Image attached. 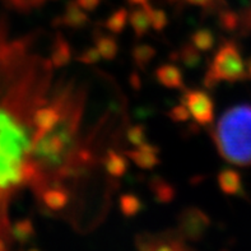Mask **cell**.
Here are the masks:
<instances>
[{
    "label": "cell",
    "mask_w": 251,
    "mask_h": 251,
    "mask_svg": "<svg viewBox=\"0 0 251 251\" xmlns=\"http://www.w3.org/2000/svg\"><path fill=\"white\" fill-rule=\"evenodd\" d=\"M54 70L50 57L36 51L32 36H16L0 17V241L12 237L13 201L25 190L40 201L51 188L37 158L48 133L35 116L61 84L54 86Z\"/></svg>",
    "instance_id": "6da1fadb"
},
{
    "label": "cell",
    "mask_w": 251,
    "mask_h": 251,
    "mask_svg": "<svg viewBox=\"0 0 251 251\" xmlns=\"http://www.w3.org/2000/svg\"><path fill=\"white\" fill-rule=\"evenodd\" d=\"M212 139L226 162L239 167L251 166L250 103L227 108L217 121Z\"/></svg>",
    "instance_id": "7a4b0ae2"
},
{
    "label": "cell",
    "mask_w": 251,
    "mask_h": 251,
    "mask_svg": "<svg viewBox=\"0 0 251 251\" xmlns=\"http://www.w3.org/2000/svg\"><path fill=\"white\" fill-rule=\"evenodd\" d=\"M246 79V63L242 59L239 45L231 40L222 42L204 75V87L213 89L221 82L239 83Z\"/></svg>",
    "instance_id": "3957f363"
},
{
    "label": "cell",
    "mask_w": 251,
    "mask_h": 251,
    "mask_svg": "<svg viewBox=\"0 0 251 251\" xmlns=\"http://www.w3.org/2000/svg\"><path fill=\"white\" fill-rule=\"evenodd\" d=\"M181 103L186 106L190 116L198 125L207 126L214 121V101L205 91L184 89Z\"/></svg>",
    "instance_id": "277c9868"
},
{
    "label": "cell",
    "mask_w": 251,
    "mask_h": 251,
    "mask_svg": "<svg viewBox=\"0 0 251 251\" xmlns=\"http://www.w3.org/2000/svg\"><path fill=\"white\" fill-rule=\"evenodd\" d=\"M209 226V217L198 207L185 208L177 217V232L180 239L199 241L203 239Z\"/></svg>",
    "instance_id": "5b68a950"
},
{
    "label": "cell",
    "mask_w": 251,
    "mask_h": 251,
    "mask_svg": "<svg viewBox=\"0 0 251 251\" xmlns=\"http://www.w3.org/2000/svg\"><path fill=\"white\" fill-rule=\"evenodd\" d=\"M126 157L134 165L142 170H153L161 163V150L156 144L148 142L125 152Z\"/></svg>",
    "instance_id": "8992f818"
},
{
    "label": "cell",
    "mask_w": 251,
    "mask_h": 251,
    "mask_svg": "<svg viewBox=\"0 0 251 251\" xmlns=\"http://www.w3.org/2000/svg\"><path fill=\"white\" fill-rule=\"evenodd\" d=\"M88 23V14L86 13V10H83L76 4L75 0H69L65 4L63 14L54 19V25H61V27H68V28L73 29L84 28Z\"/></svg>",
    "instance_id": "52a82bcc"
},
{
    "label": "cell",
    "mask_w": 251,
    "mask_h": 251,
    "mask_svg": "<svg viewBox=\"0 0 251 251\" xmlns=\"http://www.w3.org/2000/svg\"><path fill=\"white\" fill-rule=\"evenodd\" d=\"M154 78L161 86L169 89H185L182 70L172 63L161 64L154 70Z\"/></svg>",
    "instance_id": "ba28073f"
},
{
    "label": "cell",
    "mask_w": 251,
    "mask_h": 251,
    "mask_svg": "<svg viewBox=\"0 0 251 251\" xmlns=\"http://www.w3.org/2000/svg\"><path fill=\"white\" fill-rule=\"evenodd\" d=\"M49 57H50L51 64H52V67L55 69H61V68L67 67L68 64L72 61L73 49H72L70 42L64 37L63 33H56L55 35L54 41L50 46Z\"/></svg>",
    "instance_id": "9c48e42d"
},
{
    "label": "cell",
    "mask_w": 251,
    "mask_h": 251,
    "mask_svg": "<svg viewBox=\"0 0 251 251\" xmlns=\"http://www.w3.org/2000/svg\"><path fill=\"white\" fill-rule=\"evenodd\" d=\"M70 201H72V194L69 189L64 186H51L44 191L40 203L52 212H60L68 208Z\"/></svg>",
    "instance_id": "30bf717a"
},
{
    "label": "cell",
    "mask_w": 251,
    "mask_h": 251,
    "mask_svg": "<svg viewBox=\"0 0 251 251\" xmlns=\"http://www.w3.org/2000/svg\"><path fill=\"white\" fill-rule=\"evenodd\" d=\"M218 188L226 195H241L244 193V182L242 176L239 171L231 167L222 169L217 176Z\"/></svg>",
    "instance_id": "8fae6325"
},
{
    "label": "cell",
    "mask_w": 251,
    "mask_h": 251,
    "mask_svg": "<svg viewBox=\"0 0 251 251\" xmlns=\"http://www.w3.org/2000/svg\"><path fill=\"white\" fill-rule=\"evenodd\" d=\"M151 4L147 3L143 5H138L131 12H129V25L133 29L134 35L138 38H142L152 29L151 22Z\"/></svg>",
    "instance_id": "7c38bea8"
},
{
    "label": "cell",
    "mask_w": 251,
    "mask_h": 251,
    "mask_svg": "<svg viewBox=\"0 0 251 251\" xmlns=\"http://www.w3.org/2000/svg\"><path fill=\"white\" fill-rule=\"evenodd\" d=\"M126 154L118 152V151L108 148L106 150L103 158H102V167L107 175L111 177H123L129 169V161Z\"/></svg>",
    "instance_id": "4fadbf2b"
},
{
    "label": "cell",
    "mask_w": 251,
    "mask_h": 251,
    "mask_svg": "<svg viewBox=\"0 0 251 251\" xmlns=\"http://www.w3.org/2000/svg\"><path fill=\"white\" fill-rule=\"evenodd\" d=\"M150 189L158 203L169 204L176 198L175 186L161 176H153L150 181Z\"/></svg>",
    "instance_id": "5bb4252c"
},
{
    "label": "cell",
    "mask_w": 251,
    "mask_h": 251,
    "mask_svg": "<svg viewBox=\"0 0 251 251\" xmlns=\"http://www.w3.org/2000/svg\"><path fill=\"white\" fill-rule=\"evenodd\" d=\"M95 44L96 48L99 50L100 55L103 60L111 61L119 54V44L118 40L111 35H103L99 32L95 36Z\"/></svg>",
    "instance_id": "9a60e30c"
},
{
    "label": "cell",
    "mask_w": 251,
    "mask_h": 251,
    "mask_svg": "<svg viewBox=\"0 0 251 251\" xmlns=\"http://www.w3.org/2000/svg\"><path fill=\"white\" fill-rule=\"evenodd\" d=\"M127 23H129V10L125 8H119L107 17L103 25L112 35H120L124 32Z\"/></svg>",
    "instance_id": "2e32d148"
},
{
    "label": "cell",
    "mask_w": 251,
    "mask_h": 251,
    "mask_svg": "<svg viewBox=\"0 0 251 251\" xmlns=\"http://www.w3.org/2000/svg\"><path fill=\"white\" fill-rule=\"evenodd\" d=\"M156 55V49L148 44H137L131 50V59L139 69H146Z\"/></svg>",
    "instance_id": "e0dca14e"
},
{
    "label": "cell",
    "mask_w": 251,
    "mask_h": 251,
    "mask_svg": "<svg viewBox=\"0 0 251 251\" xmlns=\"http://www.w3.org/2000/svg\"><path fill=\"white\" fill-rule=\"evenodd\" d=\"M177 57L182 63L185 68L188 69H195L201 65V52L195 48L191 42H186L181 46L180 51L176 52Z\"/></svg>",
    "instance_id": "ac0fdd59"
},
{
    "label": "cell",
    "mask_w": 251,
    "mask_h": 251,
    "mask_svg": "<svg viewBox=\"0 0 251 251\" xmlns=\"http://www.w3.org/2000/svg\"><path fill=\"white\" fill-rule=\"evenodd\" d=\"M190 42L201 52H209L216 45V37L210 28H199L191 35Z\"/></svg>",
    "instance_id": "d6986e66"
},
{
    "label": "cell",
    "mask_w": 251,
    "mask_h": 251,
    "mask_svg": "<svg viewBox=\"0 0 251 251\" xmlns=\"http://www.w3.org/2000/svg\"><path fill=\"white\" fill-rule=\"evenodd\" d=\"M119 204H120L121 214L126 218L138 216L143 208L142 199L135 194H130V193L121 195L120 199H119Z\"/></svg>",
    "instance_id": "ffe728a7"
},
{
    "label": "cell",
    "mask_w": 251,
    "mask_h": 251,
    "mask_svg": "<svg viewBox=\"0 0 251 251\" xmlns=\"http://www.w3.org/2000/svg\"><path fill=\"white\" fill-rule=\"evenodd\" d=\"M218 23H220L221 28H222L223 31L233 32L240 27V16L237 13L227 9L226 6L225 9L220 10V14H218Z\"/></svg>",
    "instance_id": "44dd1931"
},
{
    "label": "cell",
    "mask_w": 251,
    "mask_h": 251,
    "mask_svg": "<svg viewBox=\"0 0 251 251\" xmlns=\"http://www.w3.org/2000/svg\"><path fill=\"white\" fill-rule=\"evenodd\" d=\"M35 235V228L29 220H21L12 226V237L19 241H27Z\"/></svg>",
    "instance_id": "7402d4cb"
},
{
    "label": "cell",
    "mask_w": 251,
    "mask_h": 251,
    "mask_svg": "<svg viewBox=\"0 0 251 251\" xmlns=\"http://www.w3.org/2000/svg\"><path fill=\"white\" fill-rule=\"evenodd\" d=\"M127 142L134 147H138L147 142V129L144 125L135 124L127 127L126 130Z\"/></svg>",
    "instance_id": "603a6c76"
},
{
    "label": "cell",
    "mask_w": 251,
    "mask_h": 251,
    "mask_svg": "<svg viewBox=\"0 0 251 251\" xmlns=\"http://www.w3.org/2000/svg\"><path fill=\"white\" fill-rule=\"evenodd\" d=\"M151 22L152 28L156 32H162L169 25V17L163 9L151 6Z\"/></svg>",
    "instance_id": "cb8c5ba5"
},
{
    "label": "cell",
    "mask_w": 251,
    "mask_h": 251,
    "mask_svg": "<svg viewBox=\"0 0 251 251\" xmlns=\"http://www.w3.org/2000/svg\"><path fill=\"white\" fill-rule=\"evenodd\" d=\"M170 119H171L174 123L176 124H182L185 121H188L190 119V112L186 108V106L182 105L181 102H180V105H176L171 108L167 114Z\"/></svg>",
    "instance_id": "d4e9b609"
},
{
    "label": "cell",
    "mask_w": 251,
    "mask_h": 251,
    "mask_svg": "<svg viewBox=\"0 0 251 251\" xmlns=\"http://www.w3.org/2000/svg\"><path fill=\"white\" fill-rule=\"evenodd\" d=\"M102 57L100 55L97 48H87L80 52L79 56H76V60L80 61L82 64H86V65H93V64H97Z\"/></svg>",
    "instance_id": "484cf974"
},
{
    "label": "cell",
    "mask_w": 251,
    "mask_h": 251,
    "mask_svg": "<svg viewBox=\"0 0 251 251\" xmlns=\"http://www.w3.org/2000/svg\"><path fill=\"white\" fill-rule=\"evenodd\" d=\"M9 1V5L16 8L19 12H29V10L40 8L46 0H6Z\"/></svg>",
    "instance_id": "4316f807"
},
{
    "label": "cell",
    "mask_w": 251,
    "mask_h": 251,
    "mask_svg": "<svg viewBox=\"0 0 251 251\" xmlns=\"http://www.w3.org/2000/svg\"><path fill=\"white\" fill-rule=\"evenodd\" d=\"M186 3L190 4V5L201 6L204 9H213V10H221L223 8H226L227 4L225 0H185Z\"/></svg>",
    "instance_id": "83f0119b"
},
{
    "label": "cell",
    "mask_w": 251,
    "mask_h": 251,
    "mask_svg": "<svg viewBox=\"0 0 251 251\" xmlns=\"http://www.w3.org/2000/svg\"><path fill=\"white\" fill-rule=\"evenodd\" d=\"M240 32L242 36H246L251 33V6L244 12L242 16H240Z\"/></svg>",
    "instance_id": "f1b7e54d"
},
{
    "label": "cell",
    "mask_w": 251,
    "mask_h": 251,
    "mask_svg": "<svg viewBox=\"0 0 251 251\" xmlns=\"http://www.w3.org/2000/svg\"><path fill=\"white\" fill-rule=\"evenodd\" d=\"M75 1L86 12H95L102 3V0H75Z\"/></svg>",
    "instance_id": "f546056e"
},
{
    "label": "cell",
    "mask_w": 251,
    "mask_h": 251,
    "mask_svg": "<svg viewBox=\"0 0 251 251\" xmlns=\"http://www.w3.org/2000/svg\"><path fill=\"white\" fill-rule=\"evenodd\" d=\"M130 84L134 89H140L142 87V78L137 73H133L130 76Z\"/></svg>",
    "instance_id": "4dcf8cb0"
},
{
    "label": "cell",
    "mask_w": 251,
    "mask_h": 251,
    "mask_svg": "<svg viewBox=\"0 0 251 251\" xmlns=\"http://www.w3.org/2000/svg\"><path fill=\"white\" fill-rule=\"evenodd\" d=\"M246 73H248V79H251V56L246 61Z\"/></svg>",
    "instance_id": "1f68e13d"
},
{
    "label": "cell",
    "mask_w": 251,
    "mask_h": 251,
    "mask_svg": "<svg viewBox=\"0 0 251 251\" xmlns=\"http://www.w3.org/2000/svg\"><path fill=\"white\" fill-rule=\"evenodd\" d=\"M127 1L133 5H143V4L148 3L150 0H127Z\"/></svg>",
    "instance_id": "d6a6232c"
},
{
    "label": "cell",
    "mask_w": 251,
    "mask_h": 251,
    "mask_svg": "<svg viewBox=\"0 0 251 251\" xmlns=\"http://www.w3.org/2000/svg\"><path fill=\"white\" fill-rule=\"evenodd\" d=\"M166 1H167L170 5H177V4H181L182 1H185V0H166Z\"/></svg>",
    "instance_id": "836d02e7"
},
{
    "label": "cell",
    "mask_w": 251,
    "mask_h": 251,
    "mask_svg": "<svg viewBox=\"0 0 251 251\" xmlns=\"http://www.w3.org/2000/svg\"><path fill=\"white\" fill-rule=\"evenodd\" d=\"M31 251H37V250H31Z\"/></svg>",
    "instance_id": "e575fe53"
},
{
    "label": "cell",
    "mask_w": 251,
    "mask_h": 251,
    "mask_svg": "<svg viewBox=\"0 0 251 251\" xmlns=\"http://www.w3.org/2000/svg\"><path fill=\"white\" fill-rule=\"evenodd\" d=\"M50 1H54V0H50Z\"/></svg>",
    "instance_id": "d590c367"
}]
</instances>
